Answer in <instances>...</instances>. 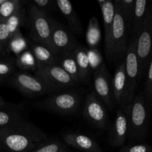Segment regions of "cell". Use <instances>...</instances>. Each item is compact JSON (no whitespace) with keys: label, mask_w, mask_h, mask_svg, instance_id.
I'll use <instances>...</instances> for the list:
<instances>
[{"label":"cell","mask_w":152,"mask_h":152,"mask_svg":"<svg viewBox=\"0 0 152 152\" xmlns=\"http://www.w3.org/2000/svg\"><path fill=\"white\" fill-rule=\"evenodd\" d=\"M47 140V134L23 120L0 130V147L8 152H30Z\"/></svg>","instance_id":"6da1fadb"},{"label":"cell","mask_w":152,"mask_h":152,"mask_svg":"<svg viewBox=\"0 0 152 152\" xmlns=\"http://www.w3.org/2000/svg\"><path fill=\"white\" fill-rule=\"evenodd\" d=\"M124 107L129 123V140H144L148 133L151 108L147 104L143 92L135 95L132 102Z\"/></svg>","instance_id":"7a4b0ae2"},{"label":"cell","mask_w":152,"mask_h":152,"mask_svg":"<svg viewBox=\"0 0 152 152\" xmlns=\"http://www.w3.org/2000/svg\"><path fill=\"white\" fill-rule=\"evenodd\" d=\"M27 13L29 19L30 35L32 42L42 45L52 50L50 37L53 19L48 13L37 8L31 2L28 5Z\"/></svg>","instance_id":"3957f363"},{"label":"cell","mask_w":152,"mask_h":152,"mask_svg":"<svg viewBox=\"0 0 152 152\" xmlns=\"http://www.w3.org/2000/svg\"><path fill=\"white\" fill-rule=\"evenodd\" d=\"M81 104V94L77 91L53 94L35 104L39 108L59 115H72L78 111Z\"/></svg>","instance_id":"277c9868"},{"label":"cell","mask_w":152,"mask_h":152,"mask_svg":"<svg viewBox=\"0 0 152 152\" xmlns=\"http://www.w3.org/2000/svg\"><path fill=\"white\" fill-rule=\"evenodd\" d=\"M114 3L115 11L111 34V52L108 61L109 62H120L124 59L129 43L130 30L126 25L119 5L116 1H114Z\"/></svg>","instance_id":"5b68a950"},{"label":"cell","mask_w":152,"mask_h":152,"mask_svg":"<svg viewBox=\"0 0 152 152\" xmlns=\"http://www.w3.org/2000/svg\"><path fill=\"white\" fill-rule=\"evenodd\" d=\"M10 84L29 97H36L49 94H53L57 91L44 80L27 71H16L10 77Z\"/></svg>","instance_id":"8992f818"},{"label":"cell","mask_w":152,"mask_h":152,"mask_svg":"<svg viewBox=\"0 0 152 152\" xmlns=\"http://www.w3.org/2000/svg\"><path fill=\"white\" fill-rule=\"evenodd\" d=\"M136 52L139 62L140 80L146 74L151 59L152 4L149 3L143 27L136 40Z\"/></svg>","instance_id":"52a82bcc"},{"label":"cell","mask_w":152,"mask_h":152,"mask_svg":"<svg viewBox=\"0 0 152 152\" xmlns=\"http://www.w3.org/2000/svg\"><path fill=\"white\" fill-rule=\"evenodd\" d=\"M136 39L130 37L124 57L126 74V105L130 103L135 96L140 82L139 62L136 52Z\"/></svg>","instance_id":"ba28073f"},{"label":"cell","mask_w":152,"mask_h":152,"mask_svg":"<svg viewBox=\"0 0 152 152\" xmlns=\"http://www.w3.org/2000/svg\"><path fill=\"white\" fill-rule=\"evenodd\" d=\"M83 116L97 129H104L108 122V114L105 104L93 91L88 94L85 99Z\"/></svg>","instance_id":"9c48e42d"},{"label":"cell","mask_w":152,"mask_h":152,"mask_svg":"<svg viewBox=\"0 0 152 152\" xmlns=\"http://www.w3.org/2000/svg\"><path fill=\"white\" fill-rule=\"evenodd\" d=\"M50 43L52 50L57 56L62 53L73 51L79 45L71 31L66 26L54 19H53Z\"/></svg>","instance_id":"30bf717a"},{"label":"cell","mask_w":152,"mask_h":152,"mask_svg":"<svg viewBox=\"0 0 152 152\" xmlns=\"http://www.w3.org/2000/svg\"><path fill=\"white\" fill-rule=\"evenodd\" d=\"M94 92L108 108L114 104L112 79L105 64L102 63L94 73Z\"/></svg>","instance_id":"8fae6325"},{"label":"cell","mask_w":152,"mask_h":152,"mask_svg":"<svg viewBox=\"0 0 152 152\" xmlns=\"http://www.w3.org/2000/svg\"><path fill=\"white\" fill-rule=\"evenodd\" d=\"M36 75L44 80L56 91L75 86L76 83L58 63L37 68Z\"/></svg>","instance_id":"7c38bea8"},{"label":"cell","mask_w":152,"mask_h":152,"mask_svg":"<svg viewBox=\"0 0 152 152\" xmlns=\"http://www.w3.org/2000/svg\"><path fill=\"white\" fill-rule=\"evenodd\" d=\"M129 135V123L125 107H119L109 136L110 145L120 147L124 144Z\"/></svg>","instance_id":"4fadbf2b"},{"label":"cell","mask_w":152,"mask_h":152,"mask_svg":"<svg viewBox=\"0 0 152 152\" xmlns=\"http://www.w3.org/2000/svg\"><path fill=\"white\" fill-rule=\"evenodd\" d=\"M97 3L102 12L104 30H105V52L106 59L108 60L111 52V34H112L115 5L114 1L98 0Z\"/></svg>","instance_id":"5bb4252c"},{"label":"cell","mask_w":152,"mask_h":152,"mask_svg":"<svg viewBox=\"0 0 152 152\" xmlns=\"http://www.w3.org/2000/svg\"><path fill=\"white\" fill-rule=\"evenodd\" d=\"M64 142L76 149L85 152H102L94 139L80 133H68L62 135Z\"/></svg>","instance_id":"9a60e30c"},{"label":"cell","mask_w":152,"mask_h":152,"mask_svg":"<svg viewBox=\"0 0 152 152\" xmlns=\"http://www.w3.org/2000/svg\"><path fill=\"white\" fill-rule=\"evenodd\" d=\"M113 94L115 104L119 107L126 105V74L124 59L119 63L112 79Z\"/></svg>","instance_id":"2e32d148"},{"label":"cell","mask_w":152,"mask_h":152,"mask_svg":"<svg viewBox=\"0 0 152 152\" xmlns=\"http://www.w3.org/2000/svg\"><path fill=\"white\" fill-rule=\"evenodd\" d=\"M56 7L62 12L68 22L69 30L71 33L81 34L82 25L77 12L74 10L72 4L68 0H56Z\"/></svg>","instance_id":"e0dca14e"},{"label":"cell","mask_w":152,"mask_h":152,"mask_svg":"<svg viewBox=\"0 0 152 152\" xmlns=\"http://www.w3.org/2000/svg\"><path fill=\"white\" fill-rule=\"evenodd\" d=\"M150 1L146 0H135L134 10L132 17L130 30V37L137 39L143 27L147 10Z\"/></svg>","instance_id":"ac0fdd59"},{"label":"cell","mask_w":152,"mask_h":152,"mask_svg":"<svg viewBox=\"0 0 152 152\" xmlns=\"http://www.w3.org/2000/svg\"><path fill=\"white\" fill-rule=\"evenodd\" d=\"M30 50L35 58L37 68L58 63L57 56L50 48L42 45L31 42Z\"/></svg>","instance_id":"d6986e66"},{"label":"cell","mask_w":152,"mask_h":152,"mask_svg":"<svg viewBox=\"0 0 152 152\" xmlns=\"http://www.w3.org/2000/svg\"><path fill=\"white\" fill-rule=\"evenodd\" d=\"M87 50L85 47L78 45L73 50V55L78 68L81 83H86L90 77L91 68Z\"/></svg>","instance_id":"ffe728a7"},{"label":"cell","mask_w":152,"mask_h":152,"mask_svg":"<svg viewBox=\"0 0 152 152\" xmlns=\"http://www.w3.org/2000/svg\"><path fill=\"white\" fill-rule=\"evenodd\" d=\"M57 62L62 67V69L73 79L76 84L81 83L79 70L73 55V51L59 55L57 56Z\"/></svg>","instance_id":"44dd1931"},{"label":"cell","mask_w":152,"mask_h":152,"mask_svg":"<svg viewBox=\"0 0 152 152\" xmlns=\"http://www.w3.org/2000/svg\"><path fill=\"white\" fill-rule=\"evenodd\" d=\"M86 39L89 48L97 49L101 40V30L97 18L95 16H91L89 20L86 31Z\"/></svg>","instance_id":"7402d4cb"},{"label":"cell","mask_w":152,"mask_h":152,"mask_svg":"<svg viewBox=\"0 0 152 152\" xmlns=\"http://www.w3.org/2000/svg\"><path fill=\"white\" fill-rule=\"evenodd\" d=\"M25 120L20 111L16 108H0V130Z\"/></svg>","instance_id":"603a6c76"},{"label":"cell","mask_w":152,"mask_h":152,"mask_svg":"<svg viewBox=\"0 0 152 152\" xmlns=\"http://www.w3.org/2000/svg\"><path fill=\"white\" fill-rule=\"evenodd\" d=\"M15 65L16 68L22 71H36L37 69L35 58L31 50H25L20 54L16 56V59H15Z\"/></svg>","instance_id":"cb8c5ba5"},{"label":"cell","mask_w":152,"mask_h":152,"mask_svg":"<svg viewBox=\"0 0 152 152\" xmlns=\"http://www.w3.org/2000/svg\"><path fill=\"white\" fill-rule=\"evenodd\" d=\"M28 42L19 31L10 37L6 49L18 56L25 50H28Z\"/></svg>","instance_id":"d4e9b609"},{"label":"cell","mask_w":152,"mask_h":152,"mask_svg":"<svg viewBox=\"0 0 152 152\" xmlns=\"http://www.w3.org/2000/svg\"><path fill=\"white\" fill-rule=\"evenodd\" d=\"M25 21V10L23 5L21 6L19 10L7 19L6 24L10 31V37L18 31H20V27Z\"/></svg>","instance_id":"484cf974"},{"label":"cell","mask_w":152,"mask_h":152,"mask_svg":"<svg viewBox=\"0 0 152 152\" xmlns=\"http://www.w3.org/2000/svg\"><path fill=\"white\" fill-rule=\"evenodd\" d=\"M22 5L19 0H5L0 6V22H6Z\"/></svg>","instance_id":"4316f807"},{"label":"cell","mask_w":152,"mask_h":152,"mask_svg":"<svg viewBox=\"0 0 152 152\" xmlns=\"http://www.w3.org/2000/svg\"><path fill=\"white\" fill-rule=\"evenodd\" d=\"M115 1L120 7L126 25L129 30H131L132 17L134 10L135 0H115Z\"/></svg>","instance_id":"83f0119b"},{"label":"cell","mask_w":152,"mask_h":152,"mask_svg":"<svg viewBox=\"0 0 152 152\" xmlns=\"http://www.w3.org/2000/svg\"><path fill=\"white\" fill-rule=\"evenodd\" d=\"M30 152H68V148L60 141L50 140L42 142Z\"/></svg>","instance_id":"f1b7e54d"},{"label":"cell","mask_w":152,"mask_h":152,"mask_svg":"<svg viewBox=\"0 0 152 152\" xmlns=\"http://www.w3.org/2000/svg\"><path fill=\"white\" fill-rule=\"evenodd\" d=\"M16 72L15 60L13 59L0 61V82L10 78Z\"/></svg>","instance_id":"f546056e"},{"label":"cell","mask_w":152,"mask_h":152,"mask_svg":"<svg viewBox=\"0 0 152 152\" xmlns=\"http://www.w3.org/2000/svg\"><path fill=\"white\" fill-rule=\"evenodd\" d=\"M145 74H146V80H145L143 94L147 104L151 108L152 105V59L150 61Z\"/></svg>","instance_id":"4dcf8cb0"},{"label":"cell","mask_w":152,"mask_h":152,"mask_svg":"<svg viewBox=\"0 0 152 152\" xmlns=\"http://www.w3.org/2000/svg\"><path fill=\"white\" fill-rule=\"evenodd\" d=\"M91 71H96L102 64V58L97 49L89 48L87 50Z\"/></svg>","instance_id":"1f68e13d"},{"label":"cell","mask_w":152,"mask_h":152,"mask_svg":"<svg viewBox=\"0 0 152 152\" xmlns=\"http://www.w3.org/2000/svg\"><path fill=\"white\" fill-rule=\"evenodd\" d=\"M31 2L39 10L48 14L56 8V1L52 0H33Z\"/></svg>","instance_id":"d6a6232c"},{"label":"cell","mask_w":152,"mask_h":152,"mask_svg":"<svg viewBox=\"0 0 152 152\" xmlns=\"http://www.w3.org/2000/svg\"><path fill=\"white\" fill-rule=\"evenodd\" d=\"M10 34L5 22H0V52L7 48Z\"/></svg>","instance_id":"836d02e7"},{"label":"cell","mask_w":152,"mask_h":152,"mask_svg":"<svg viewBox=\"0 0 152 152\" xmlns=\"http://www.w3.org/2000/svg\"><path fill=\"white\" fill-rule=\"evenodd\" d=\"M120 152H152V146L147 144H134L122 147Z\"/></svg>","instance_id":"e575fe53"},{"label":"cell","mask_w":152,"mask_h":152,"mask_svg":"<svg viewBox=\"0 0 152 152\" xmlns=\"http://www.w3.org/2000/svg\"><path fill=\"white\" fill-rule=\"evenodd\" d=\"M4 106H6L5 102H4V99L1 98V96H0V108H3V107H4Z\"/></svg>","instance_id":"d590c367"},{"label":"cell","mask_w":152,"mask_h":152,"mask_svg":"<svg viewBox=\"0 0 152 152\" xmlns=\"http://www.w3.org/2000/svg\"><path fill=\"white\" fill-rule=\"evenodd\" d=\"M4 1H5V0H0V6H1V4L4 2Z\"/></svg>","instance_id":"8d00e7d4"},{"label":"cell","mask_w":152,"mask_h":152,"mask_svg":"<svg viewBox=\"0 0 152 152\" xmlns=\"http://www.w3.org/2000/svg\"><path fill=\"white\" fill-rule=\"evenodd\" d=\"M151 59H152V52H151Z\"/></svg>","instance_id":"74e56055"}]
</instances>
